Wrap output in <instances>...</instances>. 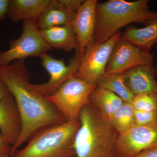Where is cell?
Returning <instances> with one entry per match:
<instances>
[{
    "mask_svg": "<svg viewBox=\"0 0 157 157\" xmlns=\"http://www.w3.org/2000/svg\"><path fill=\"white\" fill-rule=\"evenodd\" d=\"M25 60L0 67V77L15 100L21 120L20 135L11 147L10 156L39 130L66 121L57 107L32 87Z\"/></svg>",
    "mask_w": 157,
    "mask_h": 157,
    "instance_id": "6da1fadb",
    "label": "cell"
},
{
    "mask_svg": "<svg viewBox=\"0 0 157 157\" xmlns=\"http://www.w3.org/2000/svg\"><path fill=\"white\" fill-rule=\"evenodd\" d=\"M79 120L73 144L76 157H117L119 134L90 101L81 109Z\"/></svg>",
    "mask_w": 157,
    "mask_h": 157,
    "instance_id": "7a4b0ae2",
    "label": "cell"
},
{
    "mask_svg": "<svg viewBox=\"0 0 157 157\" xmlns=\"http://www.w3.org/2000/svg\"><path fill=\"white\" fill-rule=\"evenodd\" d=\"M148 3V0H109L98 2L94 42L104 43L130 24L146 25L157 20V11H150Z\"/></svg>",
    "mask_w": 157,
    "mask_h": 157,
    "instance_id": "3957f363",
    "label": "cell"
},
{
    "mask_svg": "<svg viewBox=\"0 0 157 157\" xmlns=\"http://www.w3.org/2000/svg\"><path fill=\"white\" fill-rule=\"evenodd\" d=\"M80 125L78 120L41 129L10 157H76L73 144Z\"/></svg>",
    "mask_w": 157,
    "mask_h": 157,
    "instance_id": "277c9868",
    "label": "cell"
},
{
    "mask_svg": "<svg viewBox=\"0 0 157 157\" xmlns=\"http://www.w3.org/2000/svg\"><path fill=\"white\" fill-rule=\"evenodd\" d=\"M22 26L20 36L10 40L8 50L0 52V67L29 57L41 58L52 49L42 37L37 20L25 21Z\"/></svg>",
    "mask_w": 157,
    "mask_h": 157,
    "instance_id": "5b68a950",
    "label": "cell"
},
{
    "mask_svg": "<svg viewBox=\"0 0 157 157\" xmlns=\"http://www.w3.org/2000/svg\"><path fill=\"white\" fill-rule=\"evenodd\" d=\"M96 84L87 83L74 76L65 82L53 94L46 98L60 111L67 121L78 120L82 107L89 101Z\"/></svg>",
    "mask_w": 157,
    "mask_h": 157,
    "instance_id": "8992f818",
    "label": "cell"
},
{
    "mask_svg": "<svg viewBox=\"0 0 157 157\" xmlns=\"http://www.w3.org/2000/svg\"><path fill=\"white\" fill-rule=\"evenodd\" d=\"M121 37L119 31L104 43L93 42L85 51L74 76L87 83L96 85L106 73L113 50Z\"/></svg>",
    "mask_w": 157,
    "mask_h": 157,
    "instance_id": "52a82bcc",
    "label": "cell"
},
{
    "mask_svg": "<svg viewBox=\"0 0 157 157\" xmlns=\"http://www.w3.org/2000/svg\"><path fill=\"white\" fill-rule=\"evenodd\" d=\"M40 59L42 66L50 75V79L45 83H31V86L38 92L46 97L54 94L61 86L75 75L79 67L81 58L77 48L68 65L66 64L63 59H57L48 53L42 56Z\"/></svg>",
    "mask_w": 157,
    "mask_h": 157,
    "instance_id": "ba28073f",
    "label": "cell"
},
{
    "mask_svg": "<svg viewBox=\"0 0 157 157\" xmlns=\"http://www.w3.org/2000/svg\"><path fill=\"white\" fill-rule=\"evenodd\" d=\"M154 57L121 37L113 50L106 73L123 74L138 66L153 65Z\"/></svg>",
    "mask_w": 157,
    "mask_h": 157,
    "instance_id": "9c48e42d",
    "label": "cell"
},
{
    "mask_svg": "<svg viewBox=\"0 0 157 157\" xmlns=\"http://www.w3.org/2000/svg\"><path fill=\"white\" fill-rule=\"evenodd\" d=\"M157 147V122L147 125H134L119 135L117 157H132L144 150Z\"/></svg>",
    "mask_w": 157,
    "mask_h": 157,
    "instance_id": "30bf717a",
    "label": "cell"
},
{
    "mask_svg": "<svg viewBox=\"0 0 157 157\" xmlns=\"http://www.w3.org/2000/svg\"><path fill=\"white\" fill-rule=\"evenodd\" d=\"M97 0H86L76 11L71 22L78 42L80 58L94 42Z\"/></svg>",
    "mask_w": 157,
    "mask_h": 157,
    "instance_id": "8fae6325",
    "label": "cell"
},
{
    "mask_svg": "<svg viewBox=\"0 0 157 157\" xmlns=\"http://www.w3.org/2000/svg\"><path fill=\"white\" fill-rule=\"evenodd\" d=\"M21 120L17 104L12 95L0 101V131L11 147L19 138L21 132Z\"/></svg>",
    "mask_w": 157,
    "mask_h": 157,
    "instance_id": "7c38bea8",
    "label": "cell"
},
{
    "mask_svg": "<svg viewBox=\"0 0 157 157\" xmlns=\"http://www.w3.org/2000/svg\"><path fill=\"white\" fill-rule=\"evenodd\" d=\"M123 74L126 84L134 96L146 93L157 94V69L153 64L138 66Z\"/></svg>",
    "mask_w": 157,
    "mask_h": 157,
    "instance_id": "4fadbf2b",
    "label": "cell"
},
{
    "mask_svg": "<svg viewBox=\"0 0 157 157\" xmlns=\"http://www.w3.org/2000/svg\"><path fill=\"white\" fill-rule=\"evenodd\" d=\"M51 2L52 0H10L7 15L14 23L37 20Z\"/></svg>",
    "mask_w": 157,
    "mask_h": 157,
    "instance_id": "5bb4252c",
    "label": "cell"
},
{
    "mask_svg": "<svg viewBox=\"0 0 157 157\" xmlns=\"http://www.w3.org/2000/svg\"><path fill=\"white\" fill-rule=\"evenodd\" d=\"M40 30L43 39L52 48L68 52L78 47L77 38L71 24Z\"/></svg>",
    "mask_w": 157,
    "mask_h": 157,
    "instance_id": "9a60e30c",
    "label": "cell"
},
{
    "mask_svg": "<svg viewBox=\"0 0 157 157\" xmlns=\"http://www.w3.org/2000/svg\"><path fill=\"white\" fill-rule=\"evenodd\" d=\"M121 38L136 45L140 49L150 52L152 46L157 43V20L152 21L142 28L128 27Z\"/></svg>",
    "mask_w": 157,
    "mask_h": 157,
    "instance_id": "2e32d148",
    "label": "cell"
},
{
    "mask_svg": "<svg viewBox=\"0 0 157 157\" xmlns=\"http://www.w3.org/2000/svg\"><path fill=\"white\" fill-rule=\"evenodd\" d=\"M75 13L68 11L60 0H52L49 6L37 19L40 29L71 24Z\"/></svg>",
    "mask_w": 157,
    "mask_h": 157,
    "instance_id": "e0dca14e",
    "label": "cell"
},
{
    "mask_svg": "<svg viewBox=\"0 0 157 157\" xmlns=\"http://www.w3.org/2000/svg\"><path fill=\"white\" fill-rule=\"evenodd\" d=\"M89 101L109 120L124 103L114 93L97 87L90 95Z\"/></svg>",
    "mask_w": 157,
    "mask_h": 157,
    "instance_id": "ac0fdd59",
    "label": "cell"
},
{
    "mask_svg": "<svg viewBox=\"0 0 157 157\" xmlns=\"http://www.w3.org/2000/svg\"><path fill=\"white\" fill-rule=\"evenodd\" d=\"M96 87L112 92L126 103L132 104L135 97L126 84L124 74L105 73L97 82Z\"/></svg>",
    "mask_w": 157,
    "mask_h": 157,
    "instance_id": "d6986e66",
    "label": "cell"
},
{
    "mask_svg": "<svg viewBox=\"0 0 157 157\" xmlns=\"http://www.w3.org/2000/svg\"><path fill=\"white\" fill-rule=\"evenodd\" d=\"M134 111L131 103L124 102L109 120L119 135L123 134L134 126Z\"/></svg>",
    "mask_w": 157,
    "mask_h": 157,
    "instance_id": "ffe728a7",
    "label": "cell"
},
{
    "mask_svg": "<svg viewBox=\"0 0 157 157\" xmlns=\"http://www.w3.org/2000/svg\"><path fill=\"white\" fill-rule=\"evenodd\" d=\"M131 104L134 110L157 112V94L146 93L135 96Z\"/></svg>",
    "mask_w": 157,
    "mask_h": 157,
    "instance_id": "44dd1931",
    "label": "cell"
},
{
    "mask_svg": "<svg viewBox=\"0 0 157 157\" xmlns=\"http://www.w3.org/2000/svg\"><path fill=\"white\" fill-rule=\"evenodd\" d=\"M157 122V112L134 111V125H147Z\"/></svg>",
    "mask_w": 157,
    "mask_h": 157,
    "instance_id": "7402d4cb",
    "label": "cell"
},
{
    "mask_svg": "<svg viewBox=\"0 0 157 157\" xmlns=\"http://www.w3.org/2000/svg\"><path fill=\"white\" fill-rule=\"evenodd\" d=\"M60 2L68 11L71 13H75L81 6L84 1L83 0H60Z\"/></svg>",
    "mask_w": 157,
    "mask_h": 157,
    "instance_id": "603a6c76",
    "label": "cell"
},
{
    "mask_svg": "<svg viewBox=\"0 0 157 157\" xmlns=\"http://www.w3.org/2000/svg\"><path fill=\"white\" fill-rule=\"evenodd\" d=\"M10 0H0V21L4 20L8 14Z\"/></svg>",
    "mask_w": 157,
    "mask_h": 157,
    "instance_id": "cb8c5ba5",
    "label": "cell"
},
{
    "mask_svg": "<svg viewBox=\"0 0 157 157\" xmlns=\"http://www.w3.org/2000/svg\"><path fill=\"white\" fill-rule=\"evenodd\" d=\"M132 157H157V147L144 150Z\"/></svg>",
    "mask_w": 157,
    "mask_h": 157,
    "instance_id": "d4e9b609",
    "label": "cell"
},
{
    "mask_svg": "<svg viewBox=\"0 0 157 157\" xmlns=\"http://www.w3.org/2000/svg\"><path fill=\"white\" fill-rule=\"evenodd\" d=\"M11 94L7 86L0 77V101Z\"/></svg>",
    "mask_w": 157,
    "mask_h": 157,
    "instance_id": "484cf974",
    "label": "cell"
},
{
    "mask_svg": "<svg viewBox=\"0 0 157 157\" xmlns=\"http://www.w3.org/2000/svg\"><path fill=\"white\" fill-rule=\"evenodd\" d=\"M11 146L6 141L3 135L0 133V153L2 152L11 149Z\"/></svg>",
    "mask_w": 157,
    "mask_h": 157,
    "instance_id": "4316f807",
    "label": "cell"
},
{
    "mask_svg": "<svg viewBox=\"0 0 157 157\" xmlns=\"http://www.w3.org/2000/svg\"><path fill=\"white\" fill-rule=\"evenodd\" d=\"M10 151L11 149L2 152L0 153V157H10Z\"/></svg>",
    "mask_w": 157,
    "mask_h": 157,
    "instance_id": "83f0119b",
    "label": "cell"
}]
</instances>
